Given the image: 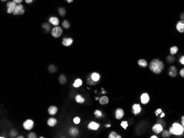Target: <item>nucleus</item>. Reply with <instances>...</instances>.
I'll use <instances>...</instances> for the list:
<instances>
[{"label": "nucleus", "mask_w": 184, "mask_h": 138, "mask_svg": "<svg viewBox=\"0 0 184 138\" xmlns=\"http://www.w3.org/2000/svg\"><path fill=\"white\" fill-rule=\"evenodd\" d=\"M150 70L156 74H160L164 68V63L158 59H154L152 60L149 66Z\"/></svg>", "instance_id": "obj_1"}, {"label": "nucleus", "mask_w": 184, "mask_h": 138, "mask_svg": "<svg viewBox=\"0 0 184 138\" xmlns=\"http://www.w3.org/2000/svg\"><path fill=\"white\" fill-rule=\"evenodd\" d=\"M171 134L175 135H181L183 134L184 131V128L183 125L180 124L178 123H174L169 129Z\"/></svg>", "instance_id": "obj_2"}, {"label": "nucleus", "mask_w": 184, "mask_h": 138, "mask_svg": "<svg viewBox=\"0 0 184 138\" xmlns=\"http://www.w3.org/2000/svg\"><path fill=\"white\" fill-rule=\"evenodd\" d=\"M62 33V29L60 26H56L55 27L53 28L51 30V35L52 36H53L54 37H60Z\"/></svg>", "instance_id": "obj_3"}, {"label": "nucleus", "mask_w": 184, "mask_h": 138, "mask_svg": "<svg viewBox=\"0 0 184 138\" xmlns=\"http://www.w3.org/2000/svg\"><path fill=\"white\" fill-rule=\"evenodd\" d=\"M25 12V10L24 9V7L23 5L19 4V5H17L16 7L14 8L13 12H12L14 15H22V14H24Z\"/></svg>", "instance_id": "obj_4"}, {"label": "nucleus", "mask_w": 184, "mask_h": 138, "mask_svg": "<svg viewBox=\"0 0 184 138\" xmlns=\"http://www.w3.org/2000/svg\"><path fill=\"white\" fill-rule=\"evenodd\" d=\"M23 127L27 130H30L34 127V121L32 120H27L24 122Z\"/></svg>", "instance_id": "obj_5"}, {"label": "nucleus", "mask_w": 184, "mask_h": 138, "mask_svg": "<svg viewBox=\"0 0 184 138\" xmlns=\"http://www.w3.org/2000/svg\"><path fill=\"white\" fill-rule=\"evenodd\" d=\"M16 3L13 1H10L8 2L7 3V13H11L13 12L14 8L16 7Z\"/></svg>", "instance_id": "obj_6"}, {"label": "nucleus", "mask_w": 184, "mask_h": 138, "mask_svg": "<svg viewBox=\"0 0 184 138\" xmlns=\"http://www.w3.org/2000/svg\"><path fill=\"white\" fill-rule=\"evenodd\" d=\"M150 100L149 96L147 93L142 94L141 96V102L142 104H147Z\"/></svg>", "instance_id": "obj_7"}, {"label": "nucleus", "mask_w": 184, "mask_h": 138, "mask_svg": "<svg viewBox=\"0 0 184 138\" xmlns=\"http://www.w3.org/2000/svg\"><path fill=\"white\" fill-rule=\"evenodd\" d=\"M100 127V124L99 123L95 122H91L88 125V128L90 130H97Z\"/></svg>", "instance_id": "obj_8"}, {"label": "nucleus", "mask_w": 184, "mask_h": 138, "mask_svg": "<svg viewBox=\"0 0 184 138\" xmlns=\"http://www.w3.org/2000/svg\"><path fill=\"white\" fill-rule=\"evenodd\" d=\"M152 130L155 133L159 134L163 131V128L162 125L158 123V124H156L155 125H153V127L152 128Z\"/></svg>", "instance_id": "obj_9"}, {"label": "nucleus", "mask_w": 184, "mask_h": 138, "mask_svg": "<svg viewBox=\"0 0 184 138\" xmlns=\"http://www.w3.org/2000/svg\"><path fill=\"white\" fill-rule=\"evenodd\" d=\"M176 28L177 30L179 31V33H183L184 32V20H182L179 21L177 22L176 24Z\"/></svg>", "instance_id": "obj_10"}, {"label": "nucleus", "mask_w": 184, "mask_h": 138, "mask_svg": "<svg viewBox=\"0 0 184 138\" xmlns=\"http://www.w3.org/2000/svg\"><path fill=\"white\" fill-rule=\"evenodd\" d=\"M124 116V110L121 108H118L115 112V117L117 120H121Z\"/></svg>", "instance_id": "obj_11"}, {"label": "nucleus", "mask_w": 184, "mask_h": 138, "mask_svg": "<svg viewBox=\"0 0 184 138\" xmlns=\"http://www.w3.org/2000/svg\"><path fill=\"white\" fill-rule=\"evenodd\" d=\"M132 109H133V113L137 115L139 114L141 111V107L139 104H133L132 106Z\"/></svg>", "instance_id": "obj_12"}, {"label": "nucleus", "mask_w": 184, "mask_h": 138, "mask_svg": "<svg viewBox=\"0 0 184 138\" xmlns=\"http://www.w3.org/2000/svg\"><path fill=\"white\" fill-rule=\"evenodd\" d=\"M69 134H70V135L72 136V137H76L78 135L79 130L78 129L75 128V127H72V128H71L70 129V130H69Z\"/></svg>", "instance_id": "obj_13"}, {"label": "nucleus", "mask_w": 184, "mask_h": 138, "mask_svg": "<svg viewBox=\"0 0 184 138\" xmlns=\"http://www.w3.org/2000/svg\"><path fill=\"white\" fill-rule=\"evenodd\" d=\"M73 39L72 38H64L62 41V45L64 46H70L73 43Z\"/></svg>", "instance_id": "obj_14"}, {"label": "nucleus", "mask_w": 184, "mask_h": 138, "mask_svg": "<svg viewBox=\"0 0 184 138\" xmlns=\"http://www.w3.org/2000/svg\"><path fill=\"white\" fill-rule=\"evenodd\" d=\"M48 112L50 115L54 116L57 112V108L55 106H51L48 108Z\"/></svg>", "instance_id": "obj_15"}, {"label": "nucleus", "mask_w": 184, "mask_h": 138, "mask_svg": "<svg viewBox=\"0 0 184 138\" xmlns=\"http://www.w3.org/2000/svg\"><path fill=\"white\" fill-rule=\"evenodd\" d=\"M57 120L55 118H52V117L49 118V120H47V122L48 125L51 127L55 126L56 124H57Z\"/></svg>", "instance_id": "obj_16"}, {"label": "nucleus", "mask_w": 184, "mask_h": 138, "mask_svg": "<svg viewBox=\"0 0 184 138\" xmlns=\"http://www.w3.org/2000/svg\"><path fill=\"white\" fill-rule=\"evenodd\" d=\"M49 22L55 26H57L59 24V20L57 17H50L49 18Z\"/></svg>", "instance_id": "obj_17"}, {"label": "nucleus", "mask_w": 184, "mask_h": 138, "mask_svg": "<svg viewBox=\"0 0 184 138\" xmlns=\"http://www.w3.org/2000/svg\"><path fill=\"white\" fill-rule=\"evenodd\" d=\"M91 78L92 79V80L93 81H94L95 82L97 83V81L99 80V79L100 78V76L99 73H96V72H94L92 73L91 76Z\"/></svg>", "instance_id": "obj_18"}, {"label": "nucleus", "mask_w": 184, "mask_h": 138, "mask_svg": "<svg viewBox=\"0 0 184 138\" xmlns=\"http://www.w3.org/2000/svg\"><path fill=\"white\" fill-rule=\"evenodd\" d=\"M83 84V81L81 79H77L75 80L73 84V86L74 87H80Z\"/></svg>", "instance_id": "obj_19"}, {"label": "nucleus", "mask_w": 184, "mask_h": 138, "mask_svg": "<svg viewBox=\"0 0 184 138\" xmlns=\"http://www.w3.org/2000/svg\"><path fill=\"white\" fill-rule=\"evenodd\" d=\"M99 102L101 104H106L109 102V99L106 96H103L100 98Z\"/></svg>", "instance_id": "obj_20"}, {"label": "nucleus", "mask_w": 184, "mask_h": 138, "mask_svg": "<svg viewBox=\"0 0 184 138\" xmlns=\"http://www.w3.org/2000/svg\"><path fill=\"white\" fill-rule=\"evenodd\" d=\"M75 100L77 103L79 104H83L85 101V99L81 95H77L75 97Z\"/></svg>", "instance_id": "obj_21"}, {"label": "nucleus", "mask_w": 184, "mask_h": 138, "mask_svg": "<svg viewBox=\"0 0 184 138\" xmlns=\"http://www.w3.org/2000/svg\"><path fill=\"white\" fill-rule=\"evenodd\" d=\"M138 65L142 67H146L147 66V62L145 60L141 59L138 61Z\"/></svg>", "instance_id": "obj_22"}, {"label": "nucleus", "mask_w": 184, "mask_h": 138, "mask_svg": "<svg viewBox=\"0 0 184 138\" xmlns=\"http://www.w3.org/2000/svg\"><path fill=\"white\" fill-rule=\"evenodd\" d=\"M169 74H170V76L171 77H175L176 76V69L175 67L172 66L170 68V72H169Z\"/></svg>", "instance_id": "obj_23"}, {"label": "nucleus", "mask_w": 184, "mask_h": 138, "mask_svg": "<svg viewBox=\"0 0 184 138\" xmlns=\"http://www.w3.org/2000/svg\"><path fill=\"white\" fill-rule=\"evenodd\" d=\"M42 28L44 29L45 31H46V32H49V31L50 30V29H51V26H50V25L49 23H44L42 25Z\"/></svg>", "instance_id": "obj_24"}, {"label": "nucleus", "mask_w": 184, "mask_h": 138, "mask_svg": "<svg viewBox=\"0 0 184 138\" xmlns=\"http://www.w3.org/2000/svg\"><path fill=\"white\" fill-rule=\"evenodd\" d=\"M66 81H67V79H66V77L63 74L60 75V76L59 77V82L60 83V84H65L66 83Z\"/></svg>", "instance_id": "obj_25"}, {"label": "nucleus", "mask_w": 184, "mask_h": 138, "mask_svg": "<svg viewBox=\"0 0 184 138\" xmlns=\"http://www.w3.org/2000/svg\"><path fill=\"white\" fill-rule=\"evenodd\" d=\"M109 138H121L122 137L120 135H117L116 132L115 131H111L109 135Z\"/></svg>", "instance_id": "obj_26"}, {"label": "nucleus", "mask_w": 184, "mask_h": 138, "mask_svg": "<svg viewBox=\"0 0 184 138\" xmlns=\"http://www.w3.org/2000/svg\"><path fill=\"white\" fill-rule=\"evenodd\" d=\"M178 48L176 46H173L170 48V52L171 55H175L178 51Z\"/></svg>", "instance_id": "obj_27"}, {"label": "nucleus", "mask_w": 184, "mask_h": 138, "mask_svg": "<svg viewBox=\"0 0 184 138\" xmlns=\"http://www.w3.org/2000/svg\"><path fill=\"white\" fill-rule=\"evenodd\" d=\"M62 26L65 29H68L70 27V24L67 20H64L62 24Z\"/></svg>", "instance_id": "obj_28"}, {"label": "nucleus", "mask_w": 184, "mask_h": 138, "mask_svg": "<svg viewBox=\"0 0 184 138\" xmlns=\"http://www.w3.org/2000/svg\"><path fill=\"white\" fill-rule=\"evenodd\" d=\"M170 135H171V133L170 132V131H168V130L163 131V134H162L163 137H164V138L169 137L170 136Z\"/></svg>", "instance_id": "obj_29"}, {"label": "nucleus", "mask_w": 184, "mask_h": 138, "mask_svg": "<svg viewBox=\"0 0 184 138\" xmlns=\"http://www.w3.org/2000/svg\"><path fill=\"white\" fill-rule=\"evenodd\" d=\"M58 12L61 16L64 17L66 14V10L64 9V8H60L58 9Z\"/></svg>", "instance_id": "obj_30"}, {"label": "nucleus", "mask_w": 184, "mask_h": 138, "mask_svg": "<svg viewBox=\"0 0 184 138\" xmlns=\"http://www.w3.org/2000/svg\"><path fill=\"white\" fill-rule=\"evenodd\" d=\"M121 126L125 130H126L127 127H128V122H127V121H122V122L121 123Z\"/></svg>", "instance_id": "obj_31"}, {"label": "nucleus", "mask_w": 184, "mask_h": 138, "mask_svg": "<svg viewBox=\"0 0 184 138\" xmlns=\"http://www.w3.org/2000/svg\"><path fill=\"white\" fill-rule=\"evenodd\" d=\"M56 69H57V68H56V67L53 66V65L50 66L49 67V70L50 71V73L55 72L56 71Z\"/></svg>", "instance_id": "obj_32"}, {"label": "nucleus", "mask_w": 184, "mask_h": 138, "mask_svg": "<svg viewBox=\"0 0 184 138\" xmlns=\"http://www.w3.org/2000/svg\"><path fill=\"white\" fill-rule=\"evenodd\" d=\"M94 114L97 118H99L102 116V112L100 110H95V111L94 112Z\"/></svg>", "instance_id": "obj_33"}, {"label": "nucleus", "mask_w": 184, "mask_h": 138, "mask_svg": "<svg viewBox=\"0 0 184 138\" xmlns=\"http://www.w3.org/2000/svg\"><path fill=\"white\" fill-rule=\"evenodd\" d=\"M81 122V120L80 118L78 117H76L74 119V122L76 124H78Z\"/></svg>", "instance_id": "obj_34"}, {"label": "nucleus", "mask_w": 184, "mask_h": 138, "mask_svg": "<svg viewBox=\"0 0 184 138\" xmlns=\"http://www.w3.org/2000/svg\"><path fill=\"white\" fill-rule=\"evenodd\" d=\"M28 137L29 138H37V135L34 133L31 132L28 135Z\"/></svg>", "instance_id": "obj_35"}, {"label": "nucleus", "mask_w": 184, "mask_h": 138, "mask_svg": "<svg viewBox=\"0 0 184 138\" xmlns=\"http://www.w3.org/2000/svg\"><path fill=\"white\" fill-rule=\"evenodd\" d=\"M17 134V132L15 130H12L10 132V135L12 137H14Z\"/></svg>", "instance_id": "obj_36"}, {"label": "nucleus", "mask_w": 184, "mask_h": 138, "mask_svg": "<svg viewBox=\"0 0 184 138\" xmlns=\"http://www.w3.org/2000/svg\"><path fill=\"white\" fill-rule=\"evenodd\" d=\"M88 80V83L90 85H94V84L96 83V82H95L94 81H93V80H92V79L91 78V77H89Z\"/></svg>", "instance_id": "obj_37"}, {"label": "nucleus", "mask_w": 184, "mask_h": 138, "mask_svg": "<svg viewBox=\"0 0 184 138\" xmlns=\"http://www.w3.org/2000/svg\"><path fill=\"white\" fill-rule=\"evenodd\" d=\"M179 62L181 64H183V65H184V56H181L179 60Z\"/></svg>", "instance_id": "obj_38"}, {"label": "nucleus", "mask_w": 184, "mask_h": 138, "mask_svg": "<svg viewBox=\"0 0 184 138\" xmlns=\"http://www.w3.org/2000/svg\"><path fill=\"white\" fill-rule=\"evenodd\" d=\"M180 76L184 78V68H183V69H181L180 71Z\"/></svg>", "instance_id": "obj_39"}, {"label": "nucleus", "mask_w": 184, "mask_h": 138, "mask_svg": "<svg viewBox=\"0 0 184 138\" xmlns=\"http://www.w3.org/2000/svg\"><path fill=\"white\" fill-rule=\"evenodd\" d=\"M167 59H168V60H169V62H170V61L171 62H173V60H174V58L173 57V56H168V58H167Z\"/></svg>", "instance_id": "obj_40"}, {"label": "nucleus", "mask_w": 184, "mask_h": 138, "mask_svg": "<svg viewBox=\"0 0 184 138\" xmlns=\"http://www.w3.org/2000/svg\"><path fill=\"white\" fill-rule=\"evenodd\" d=\"M12 1L16 3H20L22 2L23 0H12Z\"/></svg>", "instance_id": "obj_41"}, {"label": "nucleus", "mask_w": 184, "mask_h": 138, "mask_svg": "<svg viewBox=\"0 0 184 138\" xmlns=\"http://www.w3.org/2000/svg\"><path fill=\"white\" fill-rule=\"evenodd\" d=\"M181 124L184 128V116L181 117Z\"/></svg>", "instance_id": "obj_42"}, {"label": "nucleus", "mask_w": 184, "mask_h": 138, "mask_svg": "<svg viewBox=\"0 0 184 138\" xmlns=\"http://www.w3.org/2000/svg\"><path fill=\"white\" fill-rule=\"evenodd\" d=\"M25 1H26V2L27 3H30L33 1V0H25Z\"/></svg>", "instance_id": "obj_43"}, {"label": "nucleus", "mask_w": 184, "mask_h": 138, "mask_svg": "<svg viewBox=\"0 0 184 138\" xmlns=\"http://www.w3.org/2000/svg\"><path fill=\"white\" fill-rule=\"evenodd\" d=\"M156 112L158 113V114H159V113H161L162 112V110H161V109H158L156 111Z\"/></svg>", "instance_id": "obj_44"}, {"label": "nucleus", "mask_w": 184, "mask_h": 138, "mask_svg": "<svg viewBox=\"0 0 184 138\" xmlns=\"http://www.w3.org/2000/svg\"><path fill=\"white\" fill-rule=\"evenodd\" d=\"M181 18L182 19H183V20H184V13H183V14H181Z\"/></svg>", "instance_id": "obj_45"}, {"label": "nucleus", "mask_w": 184, "mask_h": 138, "mask_svg": "<svg viewBox=\"0 0 184 138\" xmlns=\"http://www.w3.org/2000/svg\"><path fill=\"white\" fill-rule=\"evenodd\" d=\"M164 116H165V113H164L162 112V114H161V116H160V117H161V118L164 117Z\"/></svg>", "instance_id": "obj_46"}, {"label": "nucleus", "mask_w": 184, "mask_h": 138, "mask_svg": "<svg viewBox=\"0 0 184 138\" xmlns=\"http://www.w3.org/2000/svg\"><path fill=\"white\" fill-rule=\"evenodd\" d=\"M158 137H157V136H156V135H152L151 137H150V138H158Z\"/></svg>", "instance_id": "obj_47"}, {"label": "nucleus", "mask_w": 184, "mask_h": 138, "mask_svg": "<svg viewBox=\"0 0 184 138\" xmlns=\"http://www.w3.org/2000/svg\"><path fill=\"white\" fill-rule=\"evenodd\" d=\"M67 1L68 3H71V2H72L74 1V0H67Z\"/></svg>", "instance_id": "obj_48"}, {"label": "nucleus", "mask_w": 184, "mask_h": 138, "mask_svg": "<svg viewBox=\"0 0 184 138\" xmlns=\"http://www.w3.org/2000/svg\"><path fill=\"white\" fill-rule=\"evenodd\" d=\"M105 127H110L111 125L110 124H106V125H105Z\"/></svg>", "instance_id": "obj_49"}, {"label": "nucleus", "mask_w": 184, "mask_h": 138, "mask_svg": "<svg viewBox=\"0 0 184 138\" xmlns=\"http://www.w3.org/2000/svg\"><path fill=\"white\" fill-rule=\"evenodd\" d=\"M18 138H23V136H19V137H17Z\"/></svg>", "instance_id": "obj_50"}, {"label": "nucleus", "mask_w": 184, "mask_h": 138, "mask_svg": "<svg viewBox=\"0 0 184 138\" xmlns=\"http://www.w3.org/2000/svg\"><path fill=\"white\" fill-rule=\"evenodd\" d=\"M1 1H2V2H5V1H8V0H1Z\"/></svg>", "instance_id": "obj_51"}, {"label": "nucleus", "mask_w": 184, "mask_h": 138, "mask_svg": "<svg viewBox=\"0 0 184 138\" xmlns=\"http://www.w3.org/2000/svg\"><path fill=\"white\" fill-rule=\"evenodd\" d=\"M98 99H99V98H98V97H97L95 98V100H98Z\"/></svg>", "instance_id": "obj_52"}, {"label": "nucleus", "mask_w": 184, "mask_h": 138, "mask_svg": "<svg viewBox=\"0 0 184 138\" xmlns=\"http://www.w3.org/2000/svg\"><path fill=\"white\" fill-rule=\"evenodd\" d=\"M105 93V91H103V92H102V94H104Z\"/></svg>", "instance_id": "obj_53"}]
</instances>
